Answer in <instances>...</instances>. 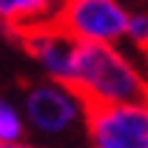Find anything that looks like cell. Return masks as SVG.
<instances>
[{
  "mask_svg": "<svg viewBox=\"0 0 148 148\" xmlns=\"http://www.w3.org/2000/svg\"><path fill=\"white\" fill-rule=\"evenodd\" d=\"M128 37L145 51L148 49V14H131V20H128Z\"/></svg>",
  "mask_w": 148,
  "mask_h": 148,
  "instance_id": "ba28073f",
  "label": "cell"
},
{
  "mask_svg": "<svg viewBox=\"0 0 148 148\" xmlns=\"http://www.w3.org/2000/svg\"><path fill=\"white\" fill-rule=\"evenodd\" d=\"M26 114L29 123L46 137H60L86 117L83 103L60 83H34L26 91Z\"/></svg>",
  "mask_w": 148,
  "mask_h": 148,
  "instance_id": "5b68a950",
  "label": "cell"
},
{
  "mask_svg": "<svg viewBox=\"0 0 148 148\" xmlns=\"http://www.w3.org/2000/svg\"><path fill=\"white\" fill-rule=\"evenodd\" d=\"M91 148H148V106H94L86 108Z\"/></svg>",
  "mask_w": 148,
  "mask_h": 148,
  "instance_id": "3957f363",
  "label": "cell"
},
{
  "mask_svg": "<svg viewBox=\"0 0 148 148\" xmlns=\"http://www.w3.org/2000/svg\"><path fill=\"white\" fill-rule=\"evenodd\" d=\"M145 57H148V49H145Z\"/></svg>",
  "mask_w": 148,
  "mask_h": 148,
  "instance_id": "30bf717a",
  "label": "cell"
},
{
  "mask_svg": "<svg viewBox=\"0 0 148 148\" xmlns=\"http://www.w3.org/2000/svg\"><path fill=\"white\" fill-rule=\"evenodd\" d=\"M128 20L120 0H60L51 23L77 43H114L128 34Z\"/></svg>",
  "mask_w": 148,
  "mask_h": 148,
  "instance_id": "7a4b0ae2",
  "label": "cell"
},
{
  "mask_svg": "<svg viewBox=\"0 0 148 148\" xmlns=\"http://www.w3.org/2000/svg\"><path fill=\"white\" fill-rule=\"evenodd\" d=\"M57 6L60 0H0V29L6 37H12L20 29L51 20Z\"/></svg>",
  "mask_w": 148,
  "mask_h": 148,
  "instance_id": "8992f818",
  "label": "cell"
},
{
  "mask_svg": "<svg viewBox=\"0 0 148 148\" xmlns=\"http://www.w3.org/2000/svg\"><path fill=\"white\" fill-rule=\"evenodd\" d=\"M0 148H34V145H23V143H0Z\"/></svg>",
  "mask_w": 148,
  "mask_h": 148,
  "instance_id": "9c48e42d",
  "label": "cell"
},
{
  "mask_svg": "<svg viewBox=\"0 0 148 148\" xmlns=\"http://www.w3.org/2000/svg\"><path fill=\"white\" fill-rule=\"evenodd\" d=\"M20 137H23V123L17 111L6 100H0V143H20Z\"/></svg>",
  "mask_w": 148,
  "mask_h": 148,
  "instance_id": "52a82bcc",
  "label": "cell"
},
{
  "mask_svg": "<svg viewBox=\"0 0 148 148\" xmlns=\"http://www.w3.org/2000/svg\"><path fill=\"white\" fill-rule=\"evenodd\" d=\"M69 91L83 103V108L125 103L148 106V80L111 43L77 46V66Z\"/></svg>",
  "mask_w": 148,
  "mask_h": 148,
  "instance_id": "6da1fadb",
  "label": "cell"
},
{
  "mask_svg": "<svg viewBox=\"0 0 148 148\" xmlns=\"http://www.w3.org/2000/svg\"><path fill=\"white\" fill-rule=\"evenodd\" d=\"M9 40H14L26 54H32L49 71V77L60 83V86H71L74 80V66H77V40L69 37L66 32H60L51 20L37 23L29 29H20L17 34H12Z\"/></svg>",
  "mask_w": 148,
  "mask_h": 148,
  "instance_id": "277c9868",
  "label": "cell"
}]
</instances>
